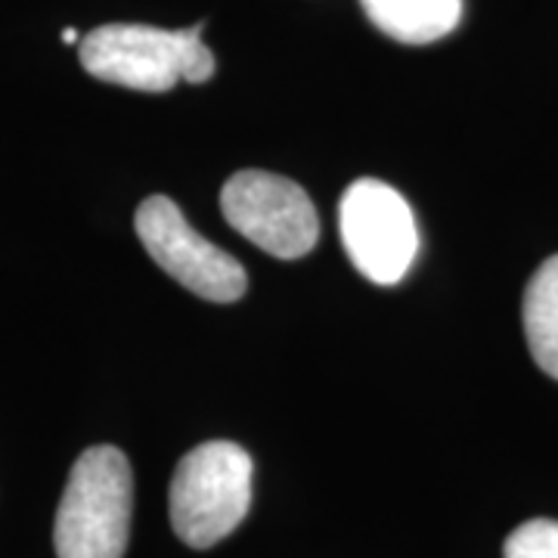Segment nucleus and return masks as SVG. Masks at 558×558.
Instances as JSON below:
<instances>
[{
    "label": "nucleus",
    "instance_id": "1",
    "mask_svg": "<svg viewBox=\"0 0 558 558\" xmlns=\"http://www.w3.org/2000/svg\"><path fill=\"white\" fill-rule=\"evenodd\" d=\"M87 75L146 94H165L186 84H205L215 75V53L202 40V25L156 28L134 22H109L78 44Z\"/></svg>",
    "mask_w": 558,
    "mask_h": 558
},
{
    "label": "nucleus",
    "instance_id": "2",
    "mask_svg": "<svg viewBox=\"0 0 558 558\" xmlns=\"http://www.w3.org/2000/svg\"><path fill=\"white\" fill-rule=\"evenodd\" d=\"M134 512V475L119 447H87L62 490L53 546L60 558H124Z\"/></svg>",
    "mask_w": 558,
    "mask_h": 558
},
{
    "label": "nucleus",
    "instance_id": "3",
    "mask_svg": "<svg viewBox=\"0 0 558 558\" xmlns=\"http://www.w3.org/2000/svg\"><path fill=\"white\" fill-rule=\"evenodd\" d=\"M252 509V457L233 440H208L180 459L168 487L171 527L186 546L211 549Z\"/></svg>",
    "mask_w": 558,
    "mask_h": 558
},
{
    "label": "nucleus",
    "instance_id": "4",
    "mask_svg": "<svg viewBox=\"0 0 558 558\" xmlns=\"http://www.w3.org/2000/svg\"><path fill=\"white\" fill-rule=\"evenodd\" d=\"M341 242L351 264L376 286H395L410 274L418 227L410 202L376 178L354 180L339 205Z\"/></svg>",
    "mask_w": 558,
    "mask_h": 558
},
{
    "label": "nucleus",
    "instance_id": "5",
    "mask_svg": "<svg viewBox=\"0 0 558 558\" xmlns=\"http://www.w3.org/2000/svg\"><path fill=\"white\" fill-rule=\"evenodd\" d=\"M220 211L236 233L274 258H304L319 240L314 202L282 174L236 171L220 190Z\"/></svg>",
    "mask_w": 558,
    "mask_h": 558
},
{
    "label": "nucleus",
    "instance_id": "6",
    "mask_svg": "<svg viewBox=\"0 0 558 558\" xmlns=\"http://www.w3.org/2000/svg\"><path fill=\"white\" fill-rule=\"evenodd\" d=\"M134 223L149 258L193 295L218 304H230L245 295L248 289L245 267L230 252H223L220 245L196 233V227L183 218L174 199L168 196L143 199Z\"/></svg>",
    "mask_w": 558,
    "mask_h": 558
},
{
    "label": "nucleus",
    "instance_id": "7",
    "mask_svg": "<svg viewBox=\"0 0 558 558\" xmlns=\"http://www.w3.org/2000/svg\"><path fill=\"white\" fill-rule=\"evenodd\" d=\"M369 22L400 44H432L462 20V0H360Z\"/></svg>",
    "mask_w": 558,
    "mask_h": 558
},
{
    "label": "nucleus",
    "instance_id": "8",
    "mask_svg": "<svg viewBox=\"0 0 558 558\" xmlns=\"http://www.w3.org/2000/svg\"><path fill=\"white\" fill-rule=\"evenodd\" d=\"M524 336L537 366L558 379V255L543 260L524 292Z\"/></svg>",
    "mask_w": 558,
    "mask_h": 558
},
{
    "label": "nucleus",
    "instance_id": "9",
    "mask_svg": "<svg viewBox=\"0 0 558 558\" xmlns=\"http://www.w3.org/2000/svg\"><path fill=\"white\" fill-rule=\"evenodd\" d=\"M506 558H558V521L534 519L519 524L506 539Z\"/></svg>",
    "mask_w": 558,
    "mask_h": 558
},
{
    "label": "nucleus",
    "instance_id": "10",
    "mask_svg": "<svg viewBox=\"0 0 558 558\" xmlns=\"http://www.w3.org/2000/svg\"><path fill=\"white\" fill-rule=\"evenodd\" d=\"M62 40H65V44H81L78 32H75V28H65V32H62Z\"/></svg>",
    "mask_w": 558,
    "mask_h": 558
}]
</instances>
